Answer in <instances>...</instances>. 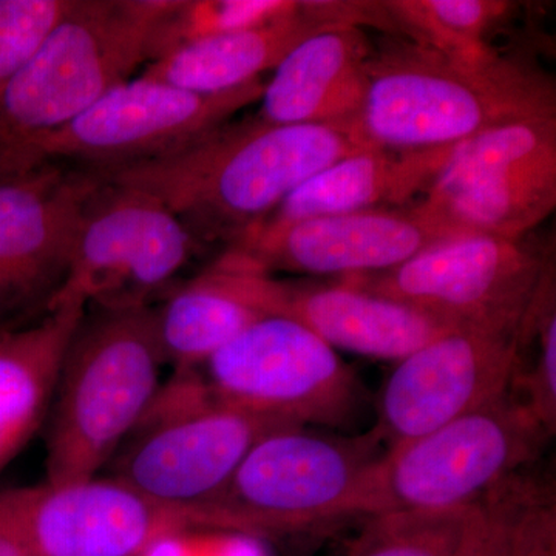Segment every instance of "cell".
Wrapping results in <instances>:
<instances>
[{
    "instance_id": "6da1fadb",
    "label": "cell",
    "mask_w": 556,
    "mask_h": 556,
    "mask_svg": "<svg viewBox=\"0 0 556 556\" xmlns=\"http://www.w3.org/2000/svg\"><path fill=\"white\" fill-rule=\"evenodd\" d=\"M361 149L338 127L276 126L251 116L160 159L90 172L155 197L197 240L232 244L303 181Z\"/></svg>"
},
{
    "instance_id": "7a4b0ae2",
    "label": "cell",
    "mask_w": 556,
    "mask_h": 556,
    "mask_svg": "<svg viewBox=\"0 0 556 556\" xmlns=\"http://www.w3.org/2000/svg\"><path fill=\"white\" fill-rule=\"evenodd\" d=\"M548 116H556L555 80L540 68L500 53L466 64L397 40L369 56L364 102L345 131L364 149L415 152Z\"/></svg>"
},
{
    "instance_id": "3957f363",
    "label": "cell",
    "mask_w": 556,
    "mask_h": 556,
    "mask_svg": "<svg viewBox=\"0 0 556 556\" xmlns=\"http://www.w3.org/2000/svg\"><path fill=\"white\" fill-rule=\"evenodd\" d=\"M166 364L152 306L84 316L62 361L47 430V484L98 477L148 415Z\"/></svg>"
},
{
    "instance_id": "277c9868",
    "label": "cell",
    "mask_w": 556,
    "mask_h": 556,
    "mask_svg": "<svg viewBox=\"0 0 556 556\" xmlns=\"http://www.w3.org/2000/svg\"><path fill=\"white\" fill-rule=\"evenodd\" d=\"M175 0H72L0 102V181L28 152L149 61L150 36Z\"/></svg>"
},
{
    "instance_id": "5b68a950",
    "label": "cell",
    "mask_w": 556,
    "mask_h": 556,
    "mask_svg": "<svg viewBox=\"0 0 556 556\" xmlns=\"http://www.w3.org/2000/svg\"><path fill=\"white\" fill-rule=\"evenodd\" d=\"M387 448L376 431L334 434L306 427L260 439L225 486L189 514L195 530L247 538L306 532L351 518L362 479Z\"/></svg>"
},
{
    "instance_id": "8992f818",
    "label": "cell",
    "mask_w": 556,
    "mask_h": 556,
    "mask_svg": "<svg viewBox=\"0 0 556 556\" xmlns=\"http://www.w3.org/2000/svg\"><path fill=\"white\" fill-rule=\"evenodd\" d=\"M548 439L508 388L484 407L387 450L362 479L351 518L478 503L521 473Z\"/></svg>"
},
{
    "instance_id": "52a82bcc",
    "label": "cell",
    "mask_w": 556,
    "mask_h": 556,
    "mask_svg": "<svg viewBox=\"0 0 556 556\" xmlns=\"http://www.w3.org/2000/svg\"><path fill=\"white\" fill-rule=\"evenodd\" d=\"M185 372L217 404L298 427L348 431L367 405L361 380L338 351L287 317L258 318Z\"/></svg>"
},
{
    "instance_id": "ba28073f",
    "label": "cell",
    "mask_w": 556,
    "mask_h": 556,
    "mask_svg": "<svg viewBox=\"0 0 556 556\" xmlns=\"http://www.w3.org/2000/svg\"><path fill=\"white\" fill-rule=\"evenodd\" d=\"M287 428L299 427L217 404L188 375L175 372L109 464L110 477L188 519L217 495L260 439Z\"/></svg>"
},
{
    "instance_id": "9c48e42d",
    "label": "cell",
    "mask_w": 556,
    "mask_h": 556,
    "mask_svg": "<svg viewBox=\"0 0 556 556\" xmlns=\"http://www.w3.org/2000/svg\"><path fill=\"white\" fill-rule=\"evenodd\" d=\"M556 207V116L518 121L455 146L416 211L450 239L519 240Z\"/></svg>"
},
{
    "instance_id": "30bf717a",
    "label": "cell",
    "mask_w": 556,
    "mask_h": 556,
    "mask_svg": "<svg viewBox=\"0 0 556 556\" xmlns=\"http://www.w3.org/2000/svg\"><path fill=\"white\" fill-rule=\"evenodd\" d=\"M100 181V179H98ZM199 240L161 201L141 190L102 182L91 193L67 273L47 309H123L149 300L177 276Z\"/></svg>"
},
{
    "instance_id": "8fae6325",
    "label": "cell",
    "mask_w": 556,
    "mask_h": 556,
    "mask_svg": "<svg viewBox=\"0 0 556 556\" xmlns=\"http://www.w3.org/2000/svg\"><path fill=\"white\" fill-rule=\"evenodd\" d=\"M548 254L526 239L457 237L383 273L340 278L422 311L450 329L518 332Z\"/></svg>"
},
{
    "instance_id": "7c38bea8",
    "label": "cell",
    "mask_w": 556,
    "mask_h": 556,
    "mask_svg": "<svg viewBox=\"0 0 556 556\" xmlns=\"http://www.w3.org/2000/svg\"><path fill=\"white\" fill-rule=\"evenodd\" d=\"M262 79L225 93L204 94L139 76L109 90L100 101L39 141L22 175L43 164L75 161L87 170L141 163L185 148L258 102Z\"/></svg>"
},
{
    "instance_id": "4fadbf2b",
    "label": "cell",
    "mask_w": 556,
    "mask_h": 556,
    "mask_svg": "<svg viewBox=\"0 0 556 556\" xmlns=\"http://www.w3.org/2000/svg\"><path fill=\"white\" fill-rule=\"evenodd\" d=\"M518 332L448 329L399 361L382 388L372 427L383 447L424 437L507 393Z\"/></svg>"
},
{
    "instance_id": "5bb4252c",
    "label": "cell",
    "mask_w": 556,
    "mask_h": 556,
    "mask_svg": "<svg viewBox=\"0 0 556 556\" xmlns=\"http://www.w3.org/2000/svg\"><path fill=\"white\" fill-rule=\"evenodd\" d=\"M450 240L415 207L371 208L254 230L217 260L252 273L340 278L397 268L424 249Z\"/></svg>"
},
{
    "instance_id": "9a60e30c",
    "label": "cell",
    "mask_w": 556,
    "mask_h": 556,
    "mask_svg": "<svg viewBox=\"0 0 556 556\" xmlns=\"http://www.w3.org/2000/svg\"><path fill=\"white\" fill-rule=\"evenodd\" d=\"M31 556H141L163 538L190 530L119 479L94 477L3 492Z\"/></svg>"
},
{
    "instance_id": "2e32d148",
    "label": "cell",
    "mask_w": 556,
    "mask_h": 556,
    "mask_svg": "<svg viewBox=\"0 0 556 556\" xmlns=\"http://www.w3.org/2000/svg\"><path fill=\"white\" fill-rule=\"evenodd\" d=\"M207 270L263 316L291 318L336 351L399 362L450 329L422 311L345 280H283L218 262Z\"/></svg>"
},
{
    "instance_id": "e0dca14e",
    "label": "cell",
    "mask_w": 556,
    "mask_h": 556,
    "mask_svg": "<svg viewBox=\"0 0 556 556\" xmlns=\"http://www.w3.org/2000/svg\"><path fill=\"white\" fill-rule=\"evenodd\" d=\"M98 185L90 170L58 164L0 181V309L60 288L84 207Z\"/></svg>"
},
{
    "instance_id": "ac0fdd59",
    "label": "cell",
    "mask_w": 556,
    "mask_h": 556,
    "mask_svg": "<svg viewBox=\"0 0 556 556\" xmlns=\"http://www.w3.org/2000/svg\"><path fill=\"white\" fill-rule=\"evenodd\" d=\"M371 53L364 28L324 22L274 68L254 118L345 131L364 102Z\"/></svg>"
},
{
    "instance_id": "d6986e66",
    "label": "cell",
    "mask_w": 556,
    "mask_h": 556,
    "mask_svg": "<svg viewBox=\"0 0 556 556\" xmlns=\"http://www.w3.org/2000/svg\"><path fill=\"white\" fill-rule=\"evenodd\" d=\"M453 149L455 146L415 152L357 150L303 181L249 232L407 203L417 192H426Z\"/></svg>"
},
{
    "instance_id": "ffe728a7",
    "label": "cell",
    "mask_w": 556,
    "mask_h": 556,
    "mask_svg": "<svg viewBox=\"0 0 556 556\" xmlns=\"http://www.w3.org/2000/svg\"><path fill=\"white\" fill-rule=\"evenodd\" d=\"M84 316L83 306H62L35 327L0 331V470L49 416L62 361Z\"/></svg>"
},
{
    "instance_id": "44dd1931",
    "label": "cell",
    "mask_w": 556,
    "mask_h": 556,
    "mask_svg": "<svg viewBox=\"0 0 556 556\" xmlns=\"http://www.w3.org/2000/svg\"><path fill=\"white\" fill-rule=\"evenodd\" d=\"M321 24L300 2L295 13L262 27L179 47L149 62L141 76L195 93L240 89L262 79V73L276 68L289 50Z\"/></svg>"
},
{
    "instance_id": "7402d4cb",
    "label": "cell",
    "mask_w": 556,
    "mask_h": 556,
    "mask_svg": "<svg viewBox=\"0 0 556 556\" xmlns=\"http://www.w3.org/2000/svg\"><path fill=\"white\" fill-rule=\"evenodd\" d=\"M153 313L164 361L175 371L200 367L249 325L265 317L207 269L172 292Z\"/></svg>"
},
{
    "instance_id": "603a6c76",
    "label": "cell",
    "mask_w": 556,
    "mask_h": 556,
    "mask_svg": "<svg viewBox=\"0 0 556 556\" xmlns=\"http://www.w3.org/2000/svg\"><path fill=\"white\" fill-rule=\"evenodd\" d=\"M489 527L484 497L442 510L390 511L367 518L346 556H478Z\"/></svg>"
},
{
    "instance_id": "cb8c5ba5",
    "label": "cell",
    "mask_w": 556,
    "mask_h": 556,
    "mask_svg": "<svg viewBox=\"0 0 556 556\" xmlns=\"http://www.w3.org/2000/svg\"><path fill=\"white\" fill-rule=\"evenodd\" d=\"M383 5L396 31L466 64L496 56L486 35L515 9V3L504 0H390Z\"/></svg>"
},
{
    "instance_id": "d4e9b609",
    "label": "cell",
    "mask_w": 556,
    "mask_h": 556,
    "mask_svg": "<svg viewBox=\"0 0 556 556\" xmlns=\"http://www.w3.org/2000/svg\"><path fill=\"white\" fill-rule=\"evenodd\" d=\"M554 266L541 280L518 332L517 367L510 390L527 405L548 438L556 431V305Z\"/></svg>"
},
{
    "instance_id": "484cf974",
    "label": "cell",
    "mask_w": 556,
    "mask_h": 556,
    "mask_svg": "<svg viewBox=\"0 0 556 556\" xmlns=\"http://www.w3.org/2000/svg\"><path fill=\"white\" fill-rule=\"evenodd\" d=\"M299 9L298 0H175L150 36L149 62L197 40L262 27Z\"/></svg>"
},
{
    "instance_id": "4316f807",
    "label": "cell",
    "mask_w": 556,
    "mask_h": 556,
    "mask_svg": "<svg viewBox=\"0 0 556 556\" xmlns=\"http://www.w3.org/2000/svg\"><path fill=\"white\" fill-rule=\"evenodd\" d=\"M72 0H0V102Z\"/></svg>"
},
{
    "instance_id": "83f0119b",
    "label": "cell",
    "mask_w": 556,
    "mask_h": 556,
    "mask_svg": "<svg viewBox=\"0 0 556 556\" xmlns=\"http://www.w3.org/2000/svg\"><path fill=\"white\" fill-rule=\"evenodd\" d=\"M519 556H556V504L554 492L529 478L517 486Z\"/></svg>"
},
{
    "instance_id": "f1b7e54d",
    "label": "cell",
    "mask_w": 556,
    "mask_h": 556,
    "mask_svg": "<svg viewBox=\"0 0 556 556\" xmlns=\"http://www.w3.org/2000/svg\"><path fill=\"white\" fill-rule=\"evenodd\" d=\"M518 475L507 479L484 496L490 527L484 546L478 556H519L517 521H515Z\"/></svg>"
},
{
    "instance_id": "f546056e",
    "label": "cell",
    "mask_w": 556,
    "mask_h": 556,
    "mask_svg": "<svg viewBox=\"0 0 556 556\" xmlns=\"http://www.w3.org/2000/svg\"><path fill=\"white\" fill-rule=\"evenodd\" d=\"M0 556H31L3 492H0Z\"/></svg>"
}]
</instances>
